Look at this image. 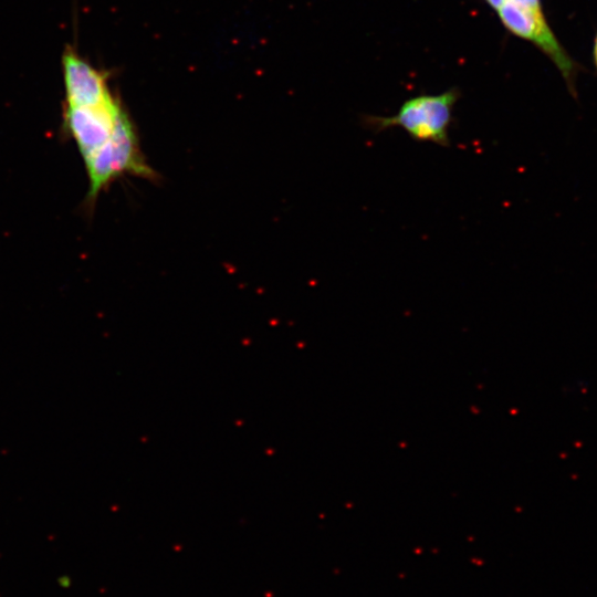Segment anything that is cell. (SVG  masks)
Returning a JSON list of instances; mask_svg holds the SVG:
<instances>
[{
	"label": "cell",
	"mask_w": 597,
	"mask_h": 597,
	"mask_svg": "<svg viewBox=\"0 0 597 597\" xmlns=\"http://www.w3.org/2000/svg\"><path fill=\"white\" fill-rule=\"evenodd\" d=\"M84 163L90 180L87 205H94L98 193L124 175L148 180L158 178L157 172L147 164L135 125L123 107L117 113L109 139Z\"/></svg>",
	"instance_id": "obj_1"
},
{
	"label": "cell",
	"mask_w": 597,
	"mask_h": 597,
	"mask_svg": "<svg viewBox=\"0 0 597 597\" xmlns=\"http://www.w3.org/2000/svg\"><path fill=\"white\" fill-rule=\"evenodd\" d=\"M460 95L461 92L457 87L436 95H418L405 101L399 111L391 116L365 115L362 122L374 133L400 127L416 142H429L448 147L453 108Z\"/></svg>",
	"instance_id": "obj_2"
},
{
	"label": "cell",
	"mask_w": 597,
	"mask_h": 597,
	"mask_svg": "<svg viewBox=\"0 0 597 597\" xmlns=\"http://www.w3.org/2000/svg\"><path fill=\"white\" fill-rule=\"evenodd\" d=\"M496 12L500 21L509 32L530 41L555 64L565 78L569 91L575 94L577 64L551 29L543 8L532 9L505 0Z\"/></svg>",
	"instance_id": "obj_3"
},
{
	"label": "cell",
	"mask_w": 597,
	"mask_h": 597,
	"mask_svg": "<svg viewBox=\"0 0 597 597\" xmlns=\"http://www.w3.org/2000/svg\"><path fill=\"white\" fill-rule=\"evenodd\" d=\"M121 107L117 101L104 106L65 105L63 126L84 161L109 139Z\"/></svg>",
	"instance_id": "obj_4"
},
{
	"label": "cell",
	"mask_w": 597,
	"mask_h": 597,
	"mask_svg": "<svg viewBox=\"0 0 597 597\" xmlns=\"http://www.w3.org/2000/svg\"><path fill=\"white\" fill-rule=\"evenodd\" d=\"M65 100L70 106H104L116 100L111 95L106 77L72 50L62 56Z\"/></svg>",
	"instance_id": "obj_5"
},
{
	"label": "cell",
	"mask_w": 597,
	"mask_h": 597,
	"mask_svg": "<svg viewBox=\"0 0 597 597\" xmlns=\"http://www.w3.org/2000/svg\"><path fill=\"white\" fill-rule=\"evenodd\" d=\"M516 4L532 8V9H541L542 8V0H511Z\"/></svg>",
	"instance_id": "obj_6"
},
{
	"label": "cell",
	"mask_w": 597,
	"mask_h": 597,
	"mask_svg": "<svg viewBox=\"0 0 597 597\" xmlns=\"http://www.w3.org/2000/svg\"><path fill=\"white\" fill-rule=\"evenodd\" d=\"M493 10L498 11L505 0H484Z\"/></svg>",
	"instance_id": "obj_7"
},
{
	"label": "cell",
	"mask_w": 597,
	"mask_h": 597,
	"mask_svg": "<svg viewBox=\"0 0 597 597\" xmlns=\"http://www.w3.org/2000/svg\"><path fill=\"white\" fill-rule=\"evenodd\" d=\"M594 61H595V64L597 66V35H596L595 42H594Z\"/></svg>",
	"instance_id": "obj_8"
}]
</instances>
